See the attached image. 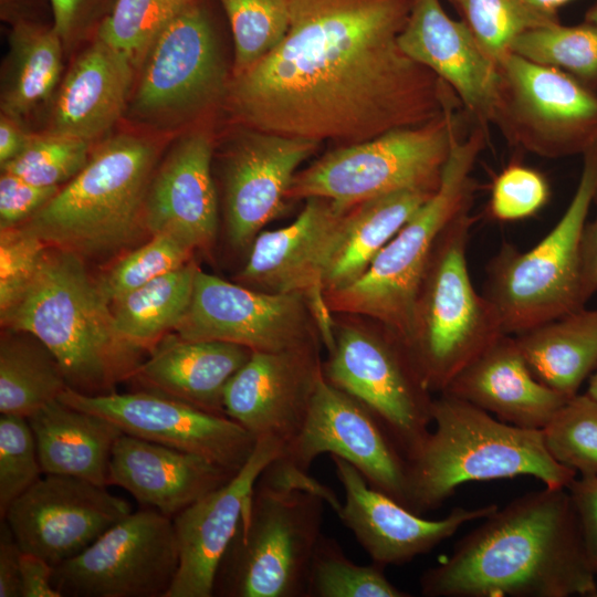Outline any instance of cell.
Instances as JSON below:
<instances>
[{"label":"cell","mask_w":597,"mask_h":597,"mask_svg":"<svg viewBox=\"0 0 597 597\" xmlns=\"http://www.w3.org/2000/svg\"><path fill=\"white\" fill-rule=\"evenodd\" d=\"M234 474L201 455L122 433L113 447L108 485L174 519Z\"/></svg>","instance_id":"obj_26"},{"label":"cell","mask_w":597,"mask_h":597,"mask_svg":"<svg viewBox=\"0 0 597 597\" xmlns=\"http://www.w3.org/2000/svg\"><path fill=\"white\" fill-rule=\"evenodd\" d=\"M232 32V76L244 72L274 50L290 23V0H218Z\"/></svg>","instance_id":"obj_39"},{"label":"cell","mask_w":597,"mask_h":597,"mask_svg":"<svg viewBox=\"0 0 597 597\" xmlns=\"http://www.w3.org/2000/svg\"><path fill=\"white\" fill-rule=\"evenodd\" d=\"M584 21L594 23L597 25V1L586 12Z\"/></svg>","instance_id":"obj_59"},{"label":"cell","mask_w":597,"mask_h":597,"mask_svg":"<svg viewBox=\"0 0 597 597\" xmlns=\"http://www.w3.org/2000/svg\"><path fill=\"white\" fill-rule=\"evenodd\" d=\"M597 200V198H596ZM597 293V213L587 222L582 239V295L586 304Z\"/></svg>","instance_id":"obj_53"},{"label":"cell","mask_w":597,"mask_h":597,"mask_svg":"<svg viewBox=\"0 0 597 597\" xmlns=\"http://www.w3.org/2000/svg\"><path fill=\"white\" fill-rule=\"evenodd\" d=\"M252 350L222 341H191L171 332L148 353L130 378L140 389L223 415V391Z\"/></svg>","instance_id":"obj_28"},{"label":"cell","mask_w":597,"mask_h":597,"mask_svg":"<svg viewBox=\"0 0 597 597\" xmlns=\"http://www.w3.org/2000/svg\"><path fill=\"white\" fill-rule=\"evenodd\" d=\"M412 0H290L280 44L232 76L247 128L342 146L419 126L461 102L399 46Z\"/></svg>","instance_id":"obj_1"},{"label":"cell","mask_w":597,"mask_h":597,"mask_svg":"<svg viewBox=\"0 0 597 597\" xmlns=\"http://www.w3.org/2000/svg\"><path fill=\"white\" fill-rule=\"evenodd\" d=\"M179 564L172 519L132 512L53 570L61 597H165Z\"/></svg>","instance_id":"obj_13"},{"label":"cell","mask_w":597,"mask_h":597,"mask_svg":"<svg viewBox=\"0 0 597 597\" xmlns=\"http://www.w3.org/2000/svg\"><path fill=\"white\" fill-rule=\"evenodd\" d=\"M307 306L311 310L317 323V328L323 337V341L328 350H332L335 345V335L333 323L329 316V307L325 297L324 285H316L304 294Z\"/></svg>","instance_id":"obj_55"},{"label":"cell","mask_w":597,"mask_h":597,"mask_svg":"<svg viewBox=\"0 0 597 597\" xmlns=\"http://www.w3.org/2000/svg\"><path fill=\"white\" fill-rule=\"evenodd\" d=\"M595 597H597V593H596V596H595Z\"/></svg>","instance_id":"obj_60"},{"label":"cell","mask_w":597,"mask_h":597,"mask_svg":"<svg viewBox=\"0 0 597 597\" xmlns=\"http://www.w3.org/2000/svg\"><path fill=\"white\" fill-rule=\"evenodd\" d=\"M212 144L193 132L155 170L145 203L148 235L174 234L193 250L208 249L218 229V201L211 174Z\"/></svg>","instance_id":"obj_25"},{"label":"cell","mask_w":597,"mask_h":597,"mask_svg":"<svg viewBox=\"0 0 597 597\" xmlns=\"http://www.w3.org/2000/svg\"><path fill=\"white\" fill-rule=\"evenodd\" d=\"M157 154V146L139 136L105 140L84 168L19 227L83 260L128 249L148 235L145 203Z\"/></svg>","instance_id":"obj_5"},{"label":"cell","mask_w":597,"mask_h":597,"mask_svg":"<svg viewBox=\"0 0 597 597\" xmlns=\"http://www.w3.org/2000/svg\"><path fill=\"white\" fill-rule=\"evenodd\" d=\"M193 0H115L96 31V38L143 62L163 30Z\"/></svg>","instance_id":"obj_38"},{"label":"cell","mask_w":597,"mask_h":597,"mask_svg":"<svg viewBox=\"0 0 597 597\" xmlns=\"http://www.w3.org/2000/svg\"><path fill=\"white\" fill-rule=\"evenodd\" d=\"M198 270L189 261L112 304L119 335L133 347L149 353L176 329L188 312Z\"/></svg>","instance_id":"obj_34"},{"label":"cell","mask_w":597,"mask_h":597,"mask_svg":"<svg viewBox=\"0 0 597 597\" xmlns=\"http://www.w3.org/2000/svg\"><path fill=\"white\" fill-rule=\"evenodd\" d=\"M322 371L378 419L407 461L418 453L432 425L433 398L398 335L343 327Z\"/></svg>","instance_id":"obj_12"},{"label":"cell","mask_w":597,"mask_h":597,"mask_svg":"<svg viewBox=\"0 0 597 597\" xmlns=\"http://www.w3.org/2000/svg\"><path fill=\"white\" fill-rule=\"evenodd\" d=\"M33 0H0L1 19L14 24L20 21H33Z\"/></svg>","instance_id":"obj_56"},{"label":"cell","mask_w":597,"mask_h":597,"mask_svg":"<svg viewBox=\"0 0 597 597\" xmlns=\"http://www.w3.org/2000/svg\"><path fill=\"white\" fill-rule=\"evenodd\" d=\"M349 210L324 198L306 199L291 224L255 237L240 280L272 293L304 294L323 285Z\"/></svg>","instance_id":"obj_24"},{"label":"cell","mask_w":597,"mask_h":597,"mask_svg":"<svg viewBox=\"0 0 597 597\" xmlns=\"http://www.w3.org/2000/svg\"><path fill=\"white\" fill-rule=\"evenodd\" d=\"M485 130L475 127L458 135L444 165L438 189L413 213L352 284L325 292L334 311L370 316L406 342L423 275L444 229L471 209L472 169L485 145Z\"/></svg>","instance_id":"obj_6"},{"label":"cell","mask_w":597,"mask_h":597,"mask_svg":"<svg viewBox=\"0 0 597 597\" xmlns=\"http://www.w3.org/2000/svg\"><path fill=\"white\" fill-rule=\"evenodd\" d=\"M433 192L405 189L353 207L323 279L325 292L341 290L364 274L376 255Z\"/></svg>","instance_id":"obj_32"},{"label":"cell","mask_w":597,"mask_h":597,"mask_svg":"<svg viewBox=\"0 0 597 597\" xmlns=\"http://www.w3.org/2000/svg\"><path fill=\"white\" fill-rule=\"evenodd\" d=\"M546 447L579 475H597V400L577 394L543 429Z\"/></svg>","instance_id":"obj_41"},{"label":"cell","mask_w":597,"mask_h":597,"mask_svg":"<svg viewBox=\"0 0 597 597\" xmlns=\"http://www.w3.org/2000/svg\"><path fill=\"white\" fill-rule=\"evenodd\" d=\"M143 62L132 106L145 121L182 119L227 93L216 32L201 0L191 1L175 17Z\"/></svg>","instance_id":"obj_14"},{"label":"cell","mask_w":597,"mask_h":597,"mask_svg":"<svg viewBox=\"0 0 597 597\" xmlns=\"http://www.w3.org/2000/svg\"><path fill=\"white\" fill-rule=\"evenodd\" d=\"M43 474L27 418L0 416V516Z\"/></svg>","instance_id":"obj_44"},{"label":"cell","mask_w":597,"mask_h":597,"mask_svg":"<svg viewBox=\"0 0 597 597\" xmlns=\"http://www.w3.org/2000/svg\"><path fill=\"white\" fill-rule=\"evenodd\" d=\"M575 192L558 222L528 251L504 243L485 269L483 295L503 332L517 335L585 307L582 239L597 198V145L584 156Z\"/></svg>","instance_id":"obj_8"},{"label":"cell","mask_w":597,"mask_h":597,"mask_svg":"<svg viewBox=\"0 0 597 597\" xmlns=\"http://www.w3.org/2000/svg\"><path fill=\"white\" fill-rule=\"evenodd\" d=\"M322 373L313 346L252 352L224 388L226 416L284 448L303 427Z\"/></svg>","instance_id":"obj_20"},{"label":"cell","mask_w":597,"mask_h":597,"mask_svg":"<svg viewBox=\"0 0 597 597\" xmlns=\"http://www.w3.org/2000/svg\"><path fill=\"white\" fill-rule=\"evenodd\" d=\"M462 211L444 229L416 298L405 346L430 392L452 379L503 334L494 305L472 283L468 242L475 218Z\"/></svg>","instance_id":"obj_7"},{"label":"cell","mask_w":597,"mask_h":597,"mask_svg":"<svg viewBox=\"0 0 597 597\" xmlns=\"http://www.w3.org/2000/svg\"><path fill=\"white\" fill-rule=\"evenodd\" d=\"M63 44L53 25L12 24L1 80V114L22 123L52 97L62 74Z\"/></svg>","instance_id":"obj_33"},{"label":"cell","mask_w":597,"mask_h":597,"mask_svg":"<svg viewBox=\"0 0 597 597\" xmlns=\"http://www.w3.org/2000/svg\"><path fill=\"white\" fill-rule=\"evenodd\" d=\"M513 52L534 63L558 69L597 93V25L559 21L531 29L511 44Z\"/></svg>","instance_id":"obj_36"},{"label":"cell","mask_w":597,"mask_h":597,"mask_svg":"<svg viewBox=\"0 0 597 597\" xmlns=\"http://www.w3.org/2000/svg\"><path fill=\"white\" fill-rule=\"evenodd\" d=\"M54 567L28 552L20 556V597H61L53 585Z\"/></svg>","instance_id":"obj_51"},{"label":"cell","mask_w":597,"mask_h":597,"mask_svg":"<svg viewBox=\"0 0 597 597\" xmlns=\"http://www.w3.org/2000/svg\"><path fill=\"white\" fill-rule=\"evenodd\" d=\"M57 399L108 419L126 434L201 455L234 473L256 444L231 418L150 391L86 396L67 387Z\"/></svg>","instance_id":"obj_16"},{"label":"cell","mask_w":597,"mask_h":597,"mask_svg":"<svg viewBox=\"0 0 597 597\" xmlns=\"http://www.w3.org/2000/svg\"><path fill=\"white\" fill-rule=\"evenodd\" d=\"M398 43L448 84L478 127L488 130L498 98V65L464 21L451 19L439 0H412Z\"/></svg>","instance_id":"obj_23"},{"label":"cell","mask_w":597,"mask_h":597,"mask_svg":"<svg viewBox=\"0 0 597 597\" xmlns=\"http://www.w3.org/2000/svg\"><path fill=\"white\" fill-rule=\"evenodd\" d=\"M504 422L543 430L569 397L531 371L515 337L503 334L465 366L444 391Z\"/></svg>","instance_id":"obj_27"},{"label":"cell","mask_w":597,"mask_h":597,"mask_svg":"<svg viewBox=\"0 0 597 597\" xmlns=\"http://www.w3.org/2000/svg\"><path fill=\"white\" fill-rule=\"evenodd\" d=\"M481 521L422 573L423 596H596L597 575L566 488L525 493Z\"/></svg>","instance_id":"obj_2"},{"label":"cell","mask_w":597,"mask_h":597,"mask_svg":"<svg viewBox=\"0 0 597 597\" xmlns=\"http://www.w3.org/2000/svg\"><path fill=\"white\" fill-rule=\"evenodd\" d=\"M525 1L540 11L551 13V14H557V10L572 0H525Z\"/></svg>","instance_id":"obj_57"},{"label":"cell","mask_w":597,"mask_h":597,"mask_svg":"<svg viewBox=\"0 0 597 597\" xmlns=\"http://www.w3.org/2000/svg\"><path fill=\"white\" fill-rule=\"evenodd\" d=\"M193 251L174 234H153L113 265L98 281L101 290L112 305L151 280L185 265Z\"/></svg>","instance_id":"obj_42"},{"label":"cell","mask_w":597,"mask_h":597,"mask_svg":"<svg viewBox=\"0 0 597 597\" xmlns=\"http://www.w3.org/2000/svg\"><path fill=\"white\" fill-rule=\"evenodd\" d=\"M258 483L277 491L307 492L320 496L334 510L342 507V502L335 491L308 474V471L281 459L271 461L258 479Z\"/></svg>","instance_id":"obj_49"},{"label":"cell","mask_w":597,"mask_h":597,"mask_svg":"<svg viewBox=\"0 0 597 597\" xmlns=\"http://www.w3.org/2000/svg\"><path fill=\"white\" fill-rule=\"evenodd\" d=\"M302 293L258 292L197 271L190 306L174 331L191 341H222L252 352L310 347Z\"/></svg>","instance_id":"obj_18"},{"label":"cell","mask_w":597,"mask_h":597,"mask_svg":"<svg viewBox=\"0 0 597 597\" xmlns=\"http://www.w3.org/2000/svg\"><path fill=\"white\" fill-rule=\"evenodd\" d=\"M326 503L255 483L217 572L213 596L306 597Z\"/></svg>","instance_id":"obj_9"},{"label":"cell","mask_w":597,"mask_h":597,"mask_svg":"<svg viewBox=\"0 0 597 597\" xmlns=\"http://www.w3.org/2000/svg\"><path fill=\"white\" fill-rule=\"evenodd\" d=\"M353 464L367 483L408 507V461L378 419L355 398L328 383L316 381L300 432L281 459L308 471L321 454Z\"/></svg>","instance_id":"obj_15"},{"label":"cell","mask_w":597,"mask_h":597,"mask_svg":"<svg viewBox=\"0 0 597 597\" xmlns=\"http://www.w3.org/2000/svg\"><path fill=\"white\" fill-rule=\"evenodd\" d=\"M91 142L46 132L33 135L27 147L1 171L14 174L38 186L60 187L87 164Z\"/></svg>","instance_id":"obj_43"},{"label":"cell","mask_w":597,"mask_h":597,"mask_svg":"<svg viewBox=\"0 0 597 597\" xmlns=\"http://www.w3.org/2000/svg\"><path fill=\"white\" fill-rule=\"evenodd\" d=\"M32 134L22 128V123L1 114L0 117V165L14 159L27 147Z\"/></svg>","instance_id":"obj_54"},{"label":"cell","mask_w":597,"mask_h":597,"mask_svg":"<svg viewBox=\"0 0 597 597\" xmlns=\"http://www.w3.org/2000/svg\"><path fill=\"white\" fill-rule=\"evenodd\" d=\"M492 124L506 140L545 158L582 155L597 145V93L567 73L513 52L496 61Z\"/></svg>","instance_id":"obj_11"},{"label":"cell","mask_w":597,"mask_h":597,"mask_svg":"<svg viewBox=\"0 0 597 597\" xmlns=\"http://www.w3.org/2000/svg\"><path fill=\"white\" fill-rule=\"evenodd\" d=\"M483 50L496 62L522 33L558 22L525 0H453Z\"/></svg>","instance_id":"obj_40"},{"label":"cell","mask_w":597,"mask_h":597,"mask_svg":"<svg viewBox=\"0 0 597 597\" xmlns=\"http://www.w3.org/2000/svg\"><path fill=\"white\" fill-rule=\"evenodd\" d=\"M48 244L21 227L0 229V312L32 281Z\"/></svg>","instance_id":"obj_46"},{"label":"cell","mask_w":597,"mask_h":597,"mask_svg":"<svg viewBox=\"0 0 597 597\" xmlns=\"http://www.w3.org/2000/svg\"><path fill=\"white\" fill-rule=\"evenodd\" d=\"M455 111L332 150L296 172L287 199L324 198L349 210L399 190L436 191L452 143L461 134Z\"/></svg>","instance_id":"obj_10"},{"label":"cell","mask_w":597,"mask_h":597,"mask_svg":"<svg viewBox=\"0 0 597 597\" xmlns=\"http://www.w3.org/2000/svg\"><path fill=\"white\" fill-rule=\"evenodd\" d=\"M67 388L50 349L27 332L3 328L0 338V412L29 418Z\"/></svg>","instance_id":"obj_35"},{"label":"cell","mask_w":597,"mask_h":597,"mask_svg":"<svg viewBox=\"0 0 597 597\" xmlns=\"http://www.w3.org/2000/svg\"><path fill=\"white\" fill-rule=\"evenodd\" d=\"M283 446L256 440L245 464L222 486L209 492L174 519L179 564L165 597H212L220 562L235 534L247 500Z\"/></svg>","instance_id":"obj_22"},{"label":"cell","mask_w":597,"mask_h":597,"mask_svg":"<svg viewBox=\"0 0 597 597\" xmlns=\"http://www.w3.org/2000/svg\"><path fill=\"white\" fill-rule=\"evenodd\" d=\"M130 513V504L106 486L70 475L44 474L12 502L3 519L22 552L55 567Z\"/></svg>","instance_id":"obj_17"},{"label":"cell","mask_w":597,"mask_h":597,"mask_svg":"<svg viewBox=\"0 0 597 597\" xmlns=\"http://www.w3.org/2000/svg\"><path fill=\"white\" fill-rule=\"evenodd\" d=\"M586 394L597 400V371L590 377Z\"/></svg>","instance_id":"obj_58"},{"label":"cell","mask_w":597,"mask_h":597,"mask_svg":"<svg viewBox=\"0 0 597 597\" xmlns=\"http://www.w3.org/2000/svg\"><path fill=\"white\" fill-rule=\"evenodd\" d=\"M376 563L359 565L349 559L338 542L322 533L310 565L306 597H409Z\"/></svg>","instance_id":"obj_37"},{"label":"cell","mask_w":597,"mask_h":597,"mask_svg":"<svg viewBox=\"0 0 597 597\" xmlns=\"http://www.w3.org/2000/svg\"><path fill=\"white\" fill-rule=\"evenodd\" d=\"M43 474L108 485L113 447L124 433L98 415L53 400L28 418Z\"/></svg>","instance_id":"obj_30"},{"label":"cell","mask_w":597,"mask_h":597,"mask_svg":"<svg viewBox=\"0 0 597 597\" xmlns=\"http://www.w3.org/2000/svg\"><path fill=\"white\" fill-rule=\"evenodd\" d=\"M549 187L542 174L523 165H510L493 181L490 213L500 221L534 216L547 202Z\"/></svg>","instance_id":"obj_45"},{"label":"cell","mask_w":597,"mask_h":597,"mask_svg":"<svg viewBox=\"0 0 597 597\" xmlns=\"http://www.w3.org/2000/svg\"><path fill=\"white\" fill-rule=\"evenodd\" d=\"M335 474L345 493L336 513L371 562L380 565H404L429 553L452 537L461 526L480 521L499 505L474 509L453 507L439 520H427L392 498L371 488L362 473L346 460L331 455Z\"/></svg>","instance_id":"obj_19"},{"label":"cell","mask_w":597,"mask_h":597,"mask_svg":"<svg viewBox=\"0 0 597 597\" xmlns=\"http://www.w3.org/2000/svg\"><path fill=\"white\" fill-rule=\"evenodd\" d=\"M2 328L27 332L56 358L67 387L86 396L115 392L142 364L117 332L112 305L77 254L48 245L22 295L0 312Z\"/></svg>","instance_id":"obj_3"},{"label":"cell","mask_w":597,"mask_h":597,"mask_svg":"<svg viewBox=\"0 0 597 597\" xmlns=\"http://www.w3.org/2000/svg\"><path fill=\"white\" fill-rule=\"evenodd\" d=\"M21 548L4 519L0 523V597H20Z\"/></svg>","instance_id":"obj_52"},{"label":"cell","mask_w":597,"mask_h":597,"mask_svg":"<svg viewBox=\"0 0 597 597\" xmlns=\"http://www.w3.org/2000/svg\"><path fill=\"white\" fill-rule=\"evenodd\" d=\"M133 62L97 38L61 83L49 133L92 142L122 116L133 82Z\"/></svg>","instance_id":"obj_29"},{"label":"cell","mask_w":597,"mask_h":597,"mask_svg":"<svg viewBox=\"0 0 597 597\" xmlns=\"http://www.w3.org/2000/svg\"><path fill=\"white\" fill-rule=\"evenodd\" d=\"M566 489L578 519L588 559L597 575V475L576 476Z\"/></svg>","instance_id":"obj_50"},{"label":"cell","mask_w":597,"mask_h":597,"mask_svg":"<svg viewBox=\"0 0 597 597\" xmlns=\"http://www.w3.org/2000/svg\"><path fill=\"white\" fill-rule=\"evenodd\" d=\"M53 28L64 44L98 25L109 12L115 0H49Z\"/></svg>","instance_id":"obj_48"},{"label":"cell","mask_w":597,"mask_h":597,"mask_svg":"<svg viewBox=\"0 0 597 597\" xmlns=\"http://www.w3.org/2000/svg\"><path fill=\"white\" fill-rule=\"evenodd\" d=\"M60 190V187L33 185L21 177L1 171L0 229L19 227L40 211Z\"/></svg>","instance_id":"obj_47"},{"label":"cell","mask_w":597,"mask_h":597,"mask_svg":"<svg viewBox=\"0 0 597 597\" xmlns=\"http://www.w3.org/2000/svg\"><path fill=\"white\" fill-rule=\"evenodd\" d=\"M433 429L408 461V509H438L469 482L532 476L548 488H567L577 473L548 451L543 430L525 429L440 392L431 407Z\"/></svg>","instance_id":"obj_4"},{"label":"cell","mask_w":597,"mask_h":597,"mask_svg":"<svg viewBox=\"0 0 597 597\" xmlns=\"http://www.w3.org/2000/svg\"><path fill=\"white\" fill-rule=\"evenodd\" d=\"M514 337L534 376L569 398L597 367V307H582Z\"/></svg>","instance_id":"obj_31"},{"label":"cell","mask_w":597,"mask_h":597,"mask_svg":"<svg viewBox=\"0 0 597 597\" xmlns=\"http://www.w3.org/2000/svg\"><path fill=\"white\" fill-rule=\"evenodd\" d=\"M224 167V217L231 244L253 242L284 208L297 167L318 143L244 127Z\"/></svg>","instance_id":"obj_21"}]
</instances>
